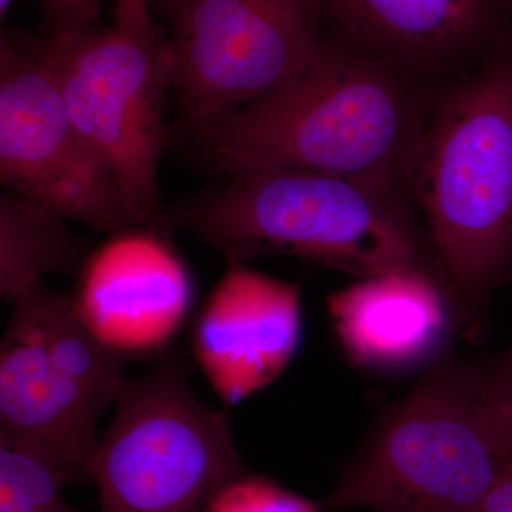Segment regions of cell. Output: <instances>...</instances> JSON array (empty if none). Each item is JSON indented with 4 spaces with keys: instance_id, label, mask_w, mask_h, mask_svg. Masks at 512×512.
I'll return each instance as SVG.
<instances>
[{
    "instance_id": "7c38bea8",
    "label": "cell",
    "mask_w": 512,
    "mask_h": 512,
    "mask_svg": "<svg viewBox=\"0 0 512 512\" xmlns=\"http://www.w3.org/2000/svg\"><path fill=\"white\" fill-rule=\"evenodd\" d=\"M328 312L349 362L386 375L429 369L461 330L447 286L421 272L357 279L329 296Z\"/></svg>"
},
{
    "instance_id": "ffe728a7",
    "label": "cell",
    "mask_w": 512,
    "mask_h": 512,
    "mask_svg": "<svg viewBox=\"0 0 512 512\" xmlns=\"http://www.w3.org/2000/svg\"><path fill=\"white\" fill-rule=\"evenodd\" d=\"M156 2L170 5L175 0H116V19L140 20L151 18L150 6Z\"/></svg>"
},
{
    "instance_id": "3957f363",
    "label": "cell",
    "mask_w": 512,
    "mask_h": 512,
    "mask_svg": "<svg viewBox=\"0 0 512 512\" xmlns=\"http://www.w3.org/2000/svg\"><path fill=\"white\" fill-rule=\"evenodd\" d=\"M456 302L484 330L488 299L512 275V55L440 96L404 185Z\"/></svg>"
},
{
    "instance_id": "8fae6325",
    "label": "cell",
    "mask_w": 512,
    "mask_h": 512,
    "mask_svg": "<svg viewBox=\"0 0 512 512\" xmlns=\"http://www.w3.org/2000/svg\"><path fill=\"white\" fill-rule=\"evenodd\" d=\"M301 338V286L229 262L195 322L192 349L212 390L234 406L284 373Z\"/></svg>"
},
{
    "instance_id": "7a4b0ae2",
    "label": "cell",
    "mask_w": 512,
    "mask_h": 512,
    "mask_svg": "<svg viewBox=\"0 0 512 512\" xmlns=\"http://www.w3.org/2000/svg\"><path fill=\"white\" fill-rule=\"evenodd\" d=\"M170 217L228 264L289 255L357 279L421 272L450 291L412 201L393 185L305 171H245Z\"/></svg>"
},
{
    "instance_id": "52a82bcc",
    "label": "cell",
    "mask_w": 512,
    "mask_h": 512,
    "mask_svg": "<svg viewBox=\"0 0 512 512\" xmlns=\"http://www.w3.org/2000/svg\"><path fill=\"white\" fill-rule=\"evenodd\" d=\"M177 353L130 380L94 454L100 512H207L247 473L225 413L198 402Z\"/></svg>"
},
{
    "instance_id": "ba28073f",
    "label": "cell",
    "mask_w": 512,
    "mask_h": 512,
    "mask_svg": "<svg viewBox=\"0 0 512 512\" xmlns=\"http://www.w3.org/2000/svg\"><path fill=\"white\" fill-rule=\"evenodd\" d=\"M167 6L174 89L194 133L298 72L323 35L320 0H175Z\"/></svg>"
},
{
    "instance_id": "ac0fdd59",
    "label": "cell",
    "mask_w": 512,
    "mask_h": 512,
    "mask_svg": "<svg viewBox=\"0 0 512 512\" xmlns=\"http://www.w3.org/2000/svg\"><path fill=\"white\" fill-rule=\"evenodd\" d=\"M495 402L512 439V345L497 359L485 362Z\"/></svg>"
},
{
    "instance_id": "44dd1931",
    "label": "cell",
    "mask_w": 512,
    "mask_h": 512,
    "mask_svg": "<svg viewBox=\"0 0 512 512\" xmlns=\"http://www.w3.org/2000/svg\"><path fill=\"white\" fill-rule=\"evenodd\" d=\"M505 8H507L508 12H512V0H501Z\"/></svg>"
},
{
    "instance_id": "2e32d148",
    "label": "cell",
    "mask_w": 512,
    "mask_h": 512,
    "mask_svg": "<svg viewBox=\"0 0 512 512\" xmlns=\"http://www.w3.org/2000/svg\"><path fill=\"white\" fill-rule=\"evenodd\" d=\"M207 512H323L315 503L272 480L247 473L235 477L218 491Z\"/></svg>"
},
{
    "instance_id": "5bb4252c",
    "label": "cell",
    "mask_w": 512,
    "mask_h": 512,
    "mask_svg": "<svg viewBox=\"0 0 512 512\" xmlns=\"http://www.w3.org/2000/svg\"><path fill=\"white\" fill-rule=\"evenodd\" d=\"M66 217L15 192L0 195V295L13 302L49 274L79 272L87 256Z\"/></svg>"
},
{
    "instance_id": "9a60e30c",
    "label": "cell",
    "mask_w": 512,
    "mask_h": 512,
    "mask_svg": "<svg viewBox=\"0 0 512 512\" xmlns=\"http://www.w3.org/2000/svg\"><path fill=\"white\" fill-rule=\"evenodd\" d=\"M66 485L42 453L0 434V512H76L64 498Z\"/></svg>"
},
{
    "instance_id": "4fadbf2b",
    "label": "cell",
    "mask_w": 512,
    "mask_h": 512,
    "mask_svg": "<svg viewBox=\"0 0 512 512\" xmlns=\"http://www.w3.org/2000/svg\"><path fill=\"white\" fill-rule=\"evenodd\" d=\"M340 35L419 79L443 72L497 39L501 0H320Z\"/></svg>"
},
{
    "instance_id": "8992f818",
    "label": "cell",
    "mask_w": 512,
    "mask_h": 512,
    "mask_svg": "<svg viewBox=\"0 0 512 512\" xmlns=\"http://www.w3.org/2000/svg\"><path fill=\"white\" fill-rule=\"evenodd\" d=\"M45 40L74 126L109 168L138 227L170 237L174 224L158 191L165 96L175 80L170 37L147 18Z\"/></svg>"
},
{
    "instance_id": "5b68a950",
    "label": "cell",
    "mask_w": 512,
    "mask_h": 512,
    "mask_svg": "<svg viewBox=\"0 0 512 512\" xmlns=\"http://www.w3.org/2000/svg\"><path fill=\"white\" fill-rule=\"evenodd\" d=\"M13 303L0 346V434L42 453L67 484L90 483L104 412L127 360L84 325L72 296L37 284Z\"/></svg>"
},
{
    "instance_id": "d6986e66",
    "label": "cell",
    "mask_w": 512,
    "mask_h": 512,
    "mask_svg": "<svg viewBox=\"0 0 512 512\" xmlns=\"http://www.w3.org/2000/svg\"><path fill=\"white\" fill-rule=\"evenodd\" d=\"M480 512H512V456L485 497Z\"/></svg>"
},
{
    "instance_id": "30bf717a",
    "label": "cell",
    "mask_w": 512,
    "mask_h": 512,
    "mask_svg": "<svg viewBox=\"0 0 512 512\" xmlns=\"http://www.w3.org/2000/svg\"><path fill=\"white\" fill-rule=\"evenodd\" d=\"M72 299L90 332L127 360L165 353L191 311L194 284L168 237L133 229L87 255Z\"/></svg>"
},
{
    "instance_id": "9c48e42d",
    "label": "cell",
    "mask_w": 512,
    "mask_h": 512,
    "mask_svg": "<svg viewBox=\"0 0 512 512\" xmlns=\"http://www.w3.org/2000/svg\"><path fill=\"white\" fill-rule=\"evenodd\" d=\"M0 178L10 192L114 235L140 229L64 103L45 37L0 40Z\"/></svg>"
},
{
    "instance_id": "277c9868",
    "label": "cell",
    "mask_w": 512,
    "mask_h": 512,
    "mask_svg": "<svg viewBox=\"0 0 512 512\" xmlns=\"http://www.w3.org/2000/svg\"><path fill=\"white\" fill-rule=\"evenodd\" d=\"M512 456L487 365L450 355L384 412L323 512H480Z\"/></svg>"
},
{
    "instance_id": "e0dca14e",
    "label": "cell",
    "mask_w": 512,
    "mask_h": 512,
    "mask_svg": "<svg viewBox=\"0 0 512 512\" xmlns=\"http://www.w3.org/2000/svg\"><path fill=\"white\" fill-rule=\"evenodd\" d=\"M46 37L70 35L97 25L103 0H40Z\"/></svg>"
},
{
    "instance_id": "7402d4cb",
    "label": "cell",
    "mask_w": 512,
    "mask_h": 512,
    "mask_svg": "<svg viewBox=\"0 0 512 512\" xmlns=\"http://www.w3.org/2000/svg\"><path fill=\"white\" fill-rule=\"evenodd\" d=\"M508 53H511V55H512V42H511V46H510V52H508Z\"/></svg>"
},
{
    "instance_id": "6da1fadb",
    "label": "cell",
    "mask_w": 512,
    "mask_h": 512,
    "mask_svg": "<svg viewBox=\"0 0 512 512\" xmlns=\"http://www.w3.org/2000/svg\"><path fill=\"white\" fill-rule=\"evenodd\" d=\"M436 100L338 32L284 82L195 134L228 175L305 171L404 190Z\"/></svg>"
}]
</instances>
